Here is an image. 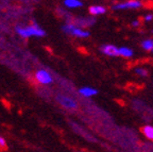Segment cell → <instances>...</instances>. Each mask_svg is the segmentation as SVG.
<instances>
[{
	"label": "cell",
	"mask_w": 153,
	"mask_h": 152,
	"mask_svg": "<svg viewBox=\"0 0 153 152\" xmlns=\"http://www.w3.org/2000/svg\"><path fill=\"white\" fill-rule=\"evenodd\" d=\"M100 52L106 57H119V47L113 44H103L100 46Z\"/></svg>",
	"instance_id": "277c9868"
},
{
	"label": "cell",
	"mask_w": 153,
	"mask_h": 152,
	"mask_svg": "<svg viewBox=\"0 0 153 152\" xmlns=\"http://www.w3.org/2000/svg\"><path fill=\"white\" fill-rule=\"evenodd\" d=\"M143 22H150L153 20V14H151V13H149V14H146L145 16H143Z\"/></svg>",
	"instance_id": "2e32d148"
},
{
	"label": "cell",
	"mask_w": 153,
	"mask_h": 152,
	"mask_svg": "<svg viewBox=\"0 0 153 152\" xmlns=\"http://www.w3.org/2000/svg\"><path fill=\"white\" fill-rule=\"evenodd\" d=\"M140 47L147 52H151L153 50V38H145L140 42Z\"/></svg>",
	"instance_id": "7c38bea8"
},
{
	"label": "cell",
	"mask_w": 153,
	"mask_h": 152,
	"mask_svg": "<svg viewBox=\"0 0 153 152\" xmlns=\"http://www.w3.org/2000/svg\"><path fill=\"white\" fill-rule=\"evenodd\" d=\"M108 12V9L104 5L101 4H95V5H91L88 9V13L91 14V16H100V15H104L105 13Z\"/></svg>",
	"instance_id": "ba28073f"
},
{
	"label": "cell",
	"mask_w": 153,
	"mask_h": 152,
	"mask_svg": "<svg viewBox=\"0 0 153 152\" xmlns=\"http://www.w3.org/2000/svg\"><path fill=\"white\" fill-rule=\"evenodd\" d=\"M98 89H96L95 87H91V86H84V87H81L79 89V94L83 97L86 98H91L94 97V96L98 95Z\"/></svg>",
	"instance_id": "9c48e42d"
},
{
	"label": "cell",
	"mask_w": 153,
	"mask_h": 152,
	"mask_svg": "<svg viewBox=\"0 0 153 152\" xmlns=\"http://www.w3.org/2000/svg\"><path fill=\"white\" fill-rule=\"evenodd\" d=\"M141 133L145 135V137L148 138L149 140L153 142V126L151 124H146L141 128Z\"/></svg>",
	"instance_id": "4fadbf2b"
},
{
	"label": "cell",
	"mask_w": 153,
	"mask_h": 152,
	"mask_svg": "<svg viewBox=\"0 0 153 152\" xmlns=\"http://www.w3.org/2000/svg\"><path fill=\"white\" fill-rule=\"evenodd\" d=\"M35 79L38 83L44 84V85H49L53 82V79L51 75L45 70V69H39L35 72Z\"/></svg>",
	"instance_id": "8992f818"
},
{
	"label": "cell",
	"mask_w": 153,
	"mask_h": 152,
	"mask_svg": "<svg viewBox=\"0 0 153 152\" xmlns=\"http://www.w3.org/2000/svg\"><path fill=\"white\" fill-rule=\"evenodd\" d=\"M143 5L141 0H127L116 2L111 7L113 11H129V10H139Z\"/></svg>",
	"instance_id": "3957f363"
},
{
	"label": "cell",
	"mask_w": 153,
	"mask_h": 152,
	"mask_svg": "<svg viewBox=\"0 0 153 152\" xmlns=\"http://www.w3.org/2000/svg\"><path fill=\"white\" fill-rule=\"evenodd\" d=\"M16 32L18 35L24 38L32 37V36L41 37V36L45 35V31L39 28L37 25H32V26L28 27H16Z\"/></svg>",
	"instance_id": "7a4b0ae2"
},
{
	"label": "cell",
	"mask_w": 153,
	"mask_h": 152,
	"mask_svg": "<svg viewBox=\"0 0 153 152\" xmlns=\"http://www.w3.org/2000/svg\"><path fill=\"white\" fill-rule=\"evenodd\" d=\"M134 57V50L130 47H127V46H122V47H119V57H122V59H132Z\"/></svg>",
	"instance_id": "30bf717a"
},
{
	"label": "cell",
	"mask_w": 153,
	"mask_h": 152,
	"mask_svg": "<svg viewBox=\"0 0 153 152\" xmlns=\"http://www.w3.org/2000/svg\"><path fill=\"white\" fill-rule=\"evenodd\" d=\"M78 152H83V151H78Z\"/></svg>",
	"instance_id": "d6986e66"
},
{
	"label": "cell",
	"mask_w": 153,
	"mask_h": 152,
	"mask_svg": "<svg viewBox=\"0 0 153 152\" xmlns=\"http://www.w3.org/2000/svg\"><path fill=\"white\" fill-rule=\"evenodd\" d=\"M131 26H132V28L137 29V28H139V27L141 26V22L139 20V19H134L133 22H131Z\"/></svg>",
	"instance_id": "9a60e30c"
},
{
	"label": "cell",
	"mask_w": 153,
	"mask_h": 152,
	"mask_svg": "<svg viewBox=\"0 0 153 152\" xmlns=\"http://www.w3.org/2000/svg\"><path fill=\"white\" fill-rule=\"evenodd\" d=\"M134 74L136 75L137 77H139V78H148L149 77L148 69L141 66L135 67V68H134Z\"/></svg>",
	"instance_id": "5bb4252c"
},
{
	"label": "cell",
	"mask_w": 153,
	"mask_h": 152,
	"mask_svg": "<svg viewBox=\"0 0 153 152\" xmlns=\"http://www.w3.org/2000/svg\"><path fill=\"white\" fill-rule=\"evenodd\" d=\"M64 5L67 9H80L83 7L81 0H64Z\"/></svg>",
	"instance_id": "8fae6325"
},
{
	"label": "cell",
	"mask_w": 153,
	"mask_h": 152,
	"mask_svg": "<svg viewBox=\"0 0 153 152\" xmlns=\"http://www.w3.org/2000/svg\"><path fill=\"white\" fill-rule=\"evenodd\" d=\"M62 30L68 35L74 36L78 38H88L91 36V32L86 29H83L81 27H78L76 25L72 22H67L62 27Z\"/></svg>",
	"instance_id": "6da1fadb"
},
{
	"label": "cell",
	"mask_w": 153,
	"mask_h": 152,
	"mask_svg": "<svg viewBox=\"0 0 153 152\" xmlns=\"http://www.w3.org/2000/svg\"><path fill=\"white\" fill-rule=\"evenodd\" d=\"M72 24L76 25L78 27H81V28L85 29L91 27L96 24V18L94 16L91 17H82V18H76L74 19V22Z\"/></svg>",
	"instance_id": "52a82bcc"
},
{
	"label": "cell",
	"mask_w": 153,
	"mask_h": 152,
	"mask_svg": "<svg viewBox=\"0 0 153 152\" xmlns=\"http://www.w3.org/2000/svg\"><path fill=\"white\" fill-rule=\"evenodd\" d=\"M151 53H153V50H152V51H151Z\"/></svg>",
	"instance_id": "ac0fdd59"
},
{
	"label": "cell",
	"mask_w": 153,
	"mask_h": 152,
	"mask_svg": "<svg viewBox=\"0 0 153 152\" xmlns=\"http://www.w3.org/2000/svg\"><path fill=\"white\" fill-rule=\"evenodd\" d=\"M56 100H57V102L60 103L64 109H67V110H76L78 109V103H76L72 98L68 97V96L59 95L56 97Z\"/></svg>",
	"instance_id": "5b68a950"
},
{
	"label": "cell",
	"mask_w": 153,
	"mask_h": 152,
	"mask_svg": "<svg viewBox=\"0 0 153 152\" xmlns=\"http://www.w3.org/2000/svg\"><path fill=\"white\" fill-rule=\"evenodd\" d=\"M0 148L1 149H7V143H5V139L3 137L0 136Z\"/></svg>",
	"instance_id": "e0dca14e"
}]
</instances>
